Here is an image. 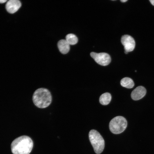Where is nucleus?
Here are the masks:
<instances>
[{
  "label": "nucleus",
  "mask_w": 154,
  "mask_h": 154,
  "mask_svg": "<svg viewBox=\"0 0 154 154\" xmlns=\"http://www.w3.org/2000/svg\"><path fill=\"white\" fill-rule=\"evenodd\" d=\"M33 146V143L29 137L23 135L15 139L11 145V150L13 154H29Z\"/></svg>",
  "instance_id": "nucleus-1"
},
{
  "label": "nucleus",
  "mask_w": 154,
  "mask_h": 154,
  "mask_svg": "<svg viewBox=\"0 0 154 154\" xmlns=\"http://www.w3.org/2000/svg\"><path fill=\"white\" fill-rule=\"evenodd\" d=\"M34 104L37 107L43 108L48 107L52 101V96L50 91L47 89L41 88L37 90L33 96Z\"/></svg>",
  "instance_id": "nucleus-2"
},
{
  "label": "nucleus",
  "mask_w": 154,
  "mask_h": 154,
  "mask_svg": "<svg viewBox=\"0 0 154 154\" xmlns=\"http://www.w3.org/2000/svg\"><path fill=\"white\" fill-rule=\"evenodd\" d=\"M89 137L95 153L97 154L101 153L104 149L105 142L99 133L95 130L92 129L89 132Z\"/></svg>",
  "instance_id": "nucleus-3"
},
{
  "label": "nucleus",
  "mask_w": 154,
  "mask_h": 154,
  "mask_svg": "<svg viewBox=\"0 0 154 154\" xmlns=\"http://www.w3.org/2000/svg\"><path fill=\"white\" fill-rule=\"evenodd\" d=\"M127 122L126 119L122 116H117L110 121L109 129L114 134H119L123 132L126 128Z\"/></svg>",
  "instance_id": "nucleus-4"
},
{
  "label": "nucleus",
  "mask_w": 154,
  "mask_h": 154,
  "mask_svg": "<svg viewBox=\"0 0 154 154\" xmlns=\"http://www.w3.org/2000/svg\"><path fill=\"white\" fill-rule=\"evenodd\" d=\"M90 55L96 62L102 66L108 65L111 61L110 56L106 53H97L92 52L90 53Z\"/></svg>",
  "instance_id": "nucleus-5"
},
{
  "label": "nucleus",
  "mask_w": 154,
  "mask_h": 154,
  "mask_svg": "<svg viewBox=\"0 0 154 154\" xmlns=\"http://www.w3.org/2000/svg\"><path fill=\"white\" fill-rule=\"evenodd\" d=\"M121 42L124 46L125 54H127L134 49L135 42L133 38L131 36L128 35L123 36L121 38Z\"/></svg>",
  "instance_id": "nucleus-6"
},
{
  "label": "nucleus",
  "mask_w": 154,
  "mask_h": 154,
  "mask_svg": "<svg viewBox=\"0 0 154 154\" xmlns=\"http://www.w3.org/2000/svg\"><path fill=\"white\" fill-rule=\"evenodd\" d=\"M21 6V3L18 0H9L7 1L5 8L7 11L13 14L17 11Z\"/></svg>",
  "instance_id": "nucleus-7"
},
{
  "label": "nucleus",
  "mask_w": 154,
  "mask_h": 154,
  "mask_svg": "<svg viewBox=\"0 0 154 154\" xmlns=\"http://www.w3.org/2000/svg\"><path fill=\"white\" fill-rule=\"evenodd\" d=\"M146 93V90L143 86H139L135 88L131 92V97L134 100H138L143 98Z\"/></svg>",
  "instance_id": "nucleus-8"
},
{
  "label": "nucleus",
  "mask_w": 154,
  "mask_h": 154,
  "mask_svg": "<svg viewBox=\"0 0 154 154\" xmlns=\"http://www.w3.org/2000/svg\"><path fill=\"white\" fill-rule=\"evenodd\" d=\"M58 46L60 52L64 54L68 53L70 49V44L66 40H60L58 42Z\"/></svg>",
  "instance_id": "nucleus-9"
},
{
  "label": "nucleus",
  "mask_w": 154,
  "mask_h": 154,
  "mask_svg": "<svg viewBox=\"0 0 154 154\" xmlns=\"http://www.w3.org/2000/svg\"><path fill=\"white\" fill-rule=\"evenodd\" d=\"M121 85L127 88H131L134 85L133 80L130 78L125 77L122 78L120 81Z\"/></svg>",
  "instance_id": "nucleus-10"
},
{
  "label": "nucleus",
  "mask_w": 154,
  "mask_h": 154,
  "mask_svg": "<svg viewBox=\"0 0 154 154\" xmlns=\"http://www.w3.org/2000/svg\"><path fill=\"white\" fill-rule=\"evenodd\" d=\"M111 98V94L109 93L106 92L102 94L100 96L99 98V102L102 105H107L110 103Z\"/></svg>",
  "instance_id": "nucleus-11"
},
{
  "label": "nucleus",
  "mask_w": 154,
  "mask_h": 154,
  "mask_svg": "<svg viewBox=\"0 0 154 154\" xmlns=\"http://www.w3.org/2000/svg\"><path fill=\"white\" fill-rule=\"evenodd\" d=\"M66 40L70 45H74L78 41V39L76 36L73 34H69L66 35Z\"/></svg>",
  "instance_id": "nucleus-12"
},
{
  "label": "nucleus",
  "mask_w": 154,
  "mask_h": 154,
  "mask_svg": "<svg viewBox=\"0 0 154 154\" xmlns=\"http://www.w3.org/2000/svg\"><path fill=\"white\" fill-rule=\"evenodd\" d=\"M7 1L6 0H0V3H5Z\"/></svg>",
  "instance_id": "nucleus-13"
},
{
  "label": "nucleus",
  "mask_w": 154,
  "mask_h": 154,
  "mask_svg": "<svg viewBox=\"0 0 154 154\" xmlns=\"http://www.w3.org/2000/svg\"><path fill=\"white\" fill-rule=\"evenodd\" d=\"M149 1L152 5L154 6V0H149Z\"/></svg>",
  "instance_id": "nucleus-14"
},
{
  "label": "nucleus",
  "mask_w": 154,
  "mask_h": 154,
  "mask_svg": "<svg viewBox=\"0 0 154 154\" xmlns=\"http://www.w3.org/2000/svg\"><path fill=\"white\" fill-rule=\"evenodd\" d=\"M127 1V0H121L120 1L122 2H125Z\"/></svg>",
  "instance_id": "nucleus-15"
}]
</instances>
